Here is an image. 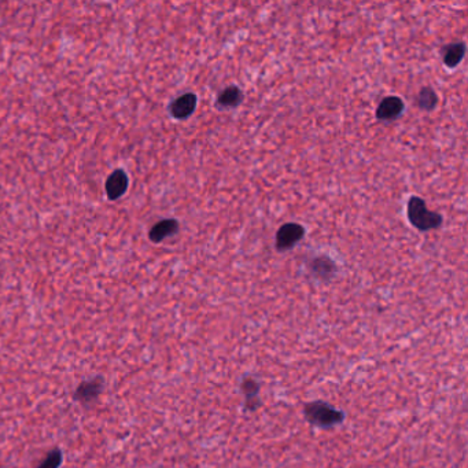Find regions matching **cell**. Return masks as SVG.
<instances>
[{
  "label": "cell",
  "instance_id": "obj_12",
  "mask_svg": "<svg viewBox=\"0 0 468 468\" xmlns=\"http://www.w3.org/2000/svg\"><path fill=\"white\" fill-rule=\"evenodd\" d=\"M245 99L242 90L238 86H228L217 96V106L222 109L238 107Z\"/></svg>",
  "mask_w": 468,
  "mask_h": 468
},
{
  "label": "cell",
  "instance_id": "obj_7",
  "mask_svg": "<svg viewBox=\"0 0 468 468\" xmlns=\"http://www.w3.org/2000/svg\"><path fill=\"white\" fill-rule=\"evenodd\" d=\"M405 109V103L400 96H386L380 101L376 107V118L379 121H394L397 120Z\"/></svg>",
  "mask_w": 468,
  "mask_h": 468
},
{
  "label": "cell",
  "instance_id": "obj_1",
  "mask_svg": "<svg viewBox=\"0 0 468 468\" xmlns=\"http://www.w3.org/2000/svg\"><path fill=\"white\" fill-rule=\"evenodd\" d=\"M304 415L312 426L320 428H331L339 426L345 421L346 417L343 411L337 409L335 406L322 400L307 402L304 405Z\"/></svg>",
  "mask_w": 468,
  "mask_h": 468
},
{
  "label": "cell",
  "instance_id": "obj_9",
  "mask_svg": "<svg viewBox=\"0 0 468 468\" xmlns=\"http://www.w3.org/2000/svg\"><path fill=\"white\" fill-rule=\"evenodd\" d=\"M180 224L174 218H164L154 224L148 232V238L153 244H161L179 232Z\"/></svg>",
  "mask_w": 468,
  "mask_h": 468
},
{
  "label": "cell",
  "instance_id": "obj_4",
  "mask_svg": "<svg viewBox=\"0 0 468 468\" xmlns=\"http://www.w3.org/2000/svg\"><path fill=\"white\" fill-rule=\"evenodd\" d=\"M105 387V379L102 376H95L94 379L81 382L75 390V400L83 405H90L95 402Z\"/></svg>",
  "mask_w": 468,
  "mask_h": 468
},
{
  "label": "cell",
  "instance_id": "obj_11",
  "mask_svg": "<svg viewBox=\"0 0 468 468\" xmlns=\"http://www.w3.org/2000/svg\"><path fill=\"white\" fill-rule=\"evenodd\" d=\"M465 43L464 42H454L450 44H445L441 47L442 62L446 68L454 69L457 68L465 55Z\"/></svg>",
  "mask_w": 468,
  "mask_h": 468
},
{
  "label": "cell",
  "instance_id": "obj_8",
  "mask_svg": "<svg viewBox=\"0 0 468 468\" xmlns=\"http://www.w3.org/2000/svg\"><path fill=\"white\" fill-rule=\"evenodd\" d=\"M128 185H129V179H128L127 172L122 169L113 170L105 184L107 199L117 200L127 192Z\"/></svg>",
  "mask_w": 468,
  "mask_h": 468
},
{
  "label": "cell",
  "instance_id": "obj_10",
  "mask_svg": "<svg viewBox=\"0 0 468 468\" xmlns=\"http://www.w3.org/2000/svg\"><path fill=\"white\" fill-rule=\"evenodd\" d=\"M241 391L245 398L246 409L250 412H255L260 408L261 400H260V383L250 375H245L241 382Z\"/></svg>",
  "mask_w": 468,
  "mask_h": 468
},
{
  "label": "cell",
  "instance_id": "obj_5",
  "mask_svg": "<svg viewBox=\"0 0 468 468\" xmlns=\"http://www.w3.org/2000/svg\"><path fill=\"white\" fill-rule=\"evenodd\" d=\"M309 274L322 282H330L337 274V264L328 256H316L307 263Z\"/></svg>",
  "mask_w": 468,
  "mask_h": 468
},
{
  "label": "cell",
  "instance_id": "obj_2",
  "mask_svg": "<svg viewBox=\"0 0 468 468\" xmlns=\"http://www.w3.org/2000/svg\"><path fill=\"white\" fill-rule=\"evenodd\" d=\"M406 216L409 222L421 232L438 229L443 222V217L438 211L430 210L426 205V200L417 195H412L409 198L406 205Z\"/></svg>",
  "mask_w": 468,
  "mask_h": 468
},
{
  "label": "cell",
  "instance_id": "obj_14",
  "mask_svg": "<svg viewBox=\"0 0 468 468\" xmlns=\"http://www.w3.org/2000/svg\"><path fill=\"white\" fill-rule=\"evenodd\" d=\"M64 461V453L60 447H54L50 450L46 457L42 460L38 468H60Z\"/></svg>",
  "mask_w": 468,
  "mask_h": 468
},
{
  "label": "cell",
  "instance_id": "obj_13",
  "mask_svg": "<svg viewBox=\"0 0 468 468\" xmlns=\"http://www.w3.org/2000/svg\"><path fill=\"white\" fill-rule=\"evenodd\" d=\"M417 107L424 112H432L438 105V95L431 87H423L416 99Z\"/></svg>",
  "mask_w": 468,
  "mask_h": 468
},
{
  "label": "cell",
  "instance_id": "obj_3",
  "mask_svg": "<svg viewBox=\"0 0 468 468\" xmlns=\"http://www.w3.org/2000/svg\"><path fill=\"white\" fill-rule=\"evenodd\" d=\"M305 237V228L298 222H286L276 232V249L286 252L293 249Z\"/></svg>",
  "mask_w": 468,
  "mask_h": 468
},
{
  "label": "cell",
  "instance_id": "obj_6",
  "mask_svg": "<svg viewBox=\"0 0 468 468\" xmlns=\"http://www.w3.org/2000/svg\"><path fill=\"white\" fill-rule=\"evenodd\" d=\"M198 98L194 92H187L169 103V113L176 120H185L191 117L196 109Z\"/></svg>",
  "mask_w": 468,
  "mask_h": 468
}]
</instances>
